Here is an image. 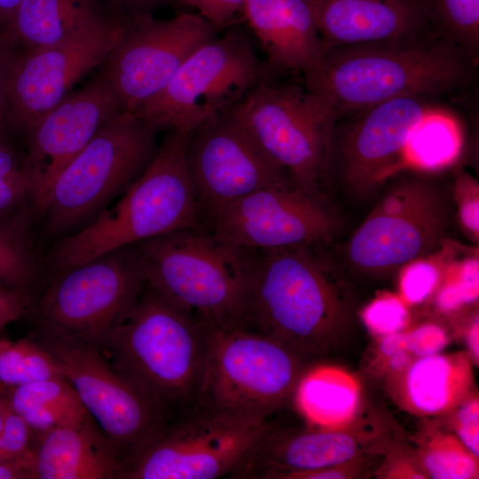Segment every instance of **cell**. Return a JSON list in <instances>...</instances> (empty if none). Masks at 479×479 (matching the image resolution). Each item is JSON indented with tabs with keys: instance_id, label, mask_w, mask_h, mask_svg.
Wrapping results in <instances>:
<instances>
[{
	"instance_id": "obj_1",
	"label": "cell",
	"mask_w": 479,
	"mask_h": 479,
	"mask_svg": "<svg viewBox=\"0 0 479 479\" xmlns=\"http://www.w3.org/2000/svg\"><path fill=\"white\" fill-rule=\"evenodd\" d=\"M477 63L448 38L430 33L330 48L302 80L340 120L394 98L469 89L477 81Z\"/></svg>"
},
{
	"instance_id": "obj_2",
	"label": "cell",
	"mask_w": 479,
	"mask_h": 479,
	"mask_svg": "<svg viewBox=\"0 0 479 479\" xmlns=\"http://www.w3.org/2000/svg\"><path fill=\"white\" fill-rule=\"evenodd\" d=\"M327 247L256 250L247 329L307 361L332 350L351 319L348 285Z\"/></svg>"
},
{
	"instance_id": "obj_3",
	"label": "cell",
	"mask_w": 479,
	"mask_h": 479,
	"mask_svg": "<svg viewBox=\"0 0 479 479\" xmlns=\"http://www.w3.org/2000/svg\"><path fill=\"white\" fill-rule=\"evenodd\" d=\"M208 342L203 317L145 284L133 309L112 331L101 351L172 420L200 407Z\"/></svg>"
},
{
	"instance_id": "obj_4",
	"label": "cell",
	"mask_w": 479,
	"mask_h": 479,
	"mask_svg": "<svg viewBox=\"0 0 479 479\" xmlns=\"http://www.w3.org/2000/svg\"><path fill=\"white\" fill-rule=\"evenodd\" d=\"M148 287L213 324L247 329L256 250L188 228L134 244Z\"/></svg>"
},
{
	"instance_id": "obj_5",
	"label": "cell",
	"mask_w": 479,
	"mask_h": 479,
	"mask_svg": "<svg viewBox=\"0 0 479 479\" xmlns=\"http://www.w3.org/2000/svg\"><path fill=\"white\" fill-rule=\"evenodd\" d=\"M187 136L169 130L148 168L116 205L53 244L47 263L55 272L170 232L204 229L186 169Z\"/></svg>"
},
{
	"instance_id": "obj_6",
	"label": "cell",
	"mask_w": 479,
	"mask_h": 479,
	"mask_svg": "<svg viewBox=\"0 0 479 479\" xmlns=\"http://www.w3.org/2000/svg\"><path fill=\"white\" fill-rule=\"evenodd\" d=\"M159 131L134 112L112 115L54 180L37 212L44 233L68 235L123 194L153 160Z\"/></svg>"
},
{
	"instance_id": "obj_7",
	"label": "cell",
	"mask_w": 479,
	"mask_h": 479,
	"mask_svg": "<svg viewBox=\"0 0 479 479\" xmlns=\"http://www.w3.org/2000/svg\"><path fill=\"white\" fill-rule=\"evenodd\" d=\"M226 114L297 188L329 198V155L339 116L326 99L296 83L264 81Z\"/></svg>"
},
{
	"instance_id": "obj_8",
	"label": "cell",
	"mask_w": 479,
	"mask_h": 479,
	"mask_svg": "<svg viewBox=\"0 0 479 479\" xmlns=\"http://www.w3.org/2000/svg\"><path fill=\"white\" fill-rule=\"evenodd\" d=\"M198 47L166 87L134 113L158 130L189 133L267 81L250 35L235 25Z\"/></svg>"
},
{
	"instance_id": "obj_9",
	"label": "cell",
	"mask_w": 479,
	"mask_h": 479,
	"mask_svg": "<svg viewBox=\"0 0 479 479\" xmlns=\"http://www.w3.org/2000/svg\"><path fill=\"white\" fill-rule=\"evenodd\" d=\"M271 415L200 406L172 420L123 464L122 478L229 477L271 427Z\"/></svg>"
},
{
	"instance_id": "obj_10",
	"label": "cell",
	"mask_w": 479,
	"mask_h": 479,
	"mask_svg": "<svg viewBox=\"0 0 479 479\" xmlns=\"http://www.w3.org/2000/svg\"><path fill=\"white\" fill-rule=\"evenodd\" d=\"M145 284L134 245L56 272L38 302L40 327L101 350L112 331L131 311Z\"/></svg>"
},
{
	"instance_id": "obj_11",
	"label": "cell",
	"mask_w": 479,
	"mask_h": 479,
	"mask_svg": "<svg viewBox=\"0 0 479 479\" xmlns=\"http://www.w3.org/2000/svg\"><path fill=\"white\" fill-rule=\"evenodd\" d=\"M38 335L39 344L57 360L123 464L170 422L164 409L118 372L97 347L41 327Z\"/></svg>"
},
{
	"instance_id": "obj_12",
	"label": "cell",
	"mask_w": 479,
	"mask_h": 479,
	"mask_svg": "<svg viewBox=\"0 0 479 479\" xmlns=\"http://www.w3.org/2000/svg\"><path fill=\"white\" fill-rule=\"evenodd\" d=\"M206 321L208 342L200 406L271 415L292 397L308 366L305 358L263 334Z\"/></svg>"
},
{
	"instance_id": "obj_13",
	"label": "cell",
	"mask_w": 479,
	"mask_h": 479,
	"mask_svg": "<svg viewBox=\"0 0 479 479\" xmlns=\"http://www.w3.org/2000/svg\"><path fill=\"white\" fill-rule=\"evenodd\" d=\"M185 163L206 230L244 196L266 187L294 185L227 114L214 116L188 133Z\"/></svg>"
},
{
	"instance_id": "obj_14",
	"label": "cell",
	"mask_w": 479,
	"mask_h": 479,
	"mask_svg": "<svg viewBox=\"0 0 479 479\" xmlns=\"http://www.w3.org/2000/svg\"><path fill=\"white\" fill-rule=\"evenodd\" d=\"M130 20L110 17L50 47L9 54L7 128L24 134L58 105L81 78L104 64Z\"/></svg>"
},
{
	"instance_id": "obj_15",
	"label": "cell",
	"mask_w": 479,
	"mask_h": 479,
	"mask_svg": "<svg viewBox=\"0 0 479 479\" xmlns=\"http://www.w3.org/2000/svg\"><path fill=\"white\" fill-rule=\"evenodd\" d=\"M218 31L196 12L167 20L147 14L131 20L101 66L122 110L135 112L156 97L185 60Z\"/></svg>"
},
{
	"instance_id": "obj_16",
	"label": "cell",
	"mask_w": 479,
	"mask_h": 479,
	"mask_svg": "<svg viewBox=\"0 0 479 479\" xmlns=\"http://www.w3.org/2000/svg\"><path fill=\"white\" fill-rule=\"evenodd\" d=\"M427 96L394 98L335 123L327 186L336 179L356 198L373 192L404 168V153L414 127L433 108Z\"/></svg>"
},
{
	"instance_id": "obj_17",
	"label": "cell",
	"mask_w": 479,
	"mask_h": 479,
	"mask_svg": "<svg viewBox=\"0 0 479 479\" xmlns=\"http://www.w3.org/2000/svg\"><path fill=\"white\" fill-rule=\"evenodd\" d=\"M341 219L329 198L294 185L266 187L236 200L208 231L232 244L264 250L299 245H330Z\"/></svg>"
},
{
	"instance_id": "obj_18",
	"label": "cell",
	"mask_w": 479,
	"mask_h": 479,
	"mask_svg": "<svg viewBox=\"0 0 479 479\" xmlns=\"http://www.w3.org/2000/svg\"><path fill=\"white\" fill-rule=\"evenodd\" d=\"M122 110L112 86L99 73L70 92L24 133L25 169L32 186V206L41 208L54 180L86 146L100 127Z\"/></svg>"
},
{
	"instance_id": "obj_19",
	"label": "cell",
	"mask_w": 479,
	"mask_h": 479,
	"mask_svg": "<svg viewBox=\"0 0 479 479\" xmlns=\"http://www.w3.org/2000/svg\"><path fill=\"white\" fill-rule=\"evenodd\" d=\"M354 424L343 428L271 426L228 478L293 479L302 473L363 458L379 437L375 430L360 429Z\"/></svg>"
},
{
	"instance_id": "obj_20",
	"label": "cell",
	"mask_w": 479,
	"mask_h": 479,
	"mask_svg": "<svg viewBox=\"0 0 479 479\" xmlns=\"http://www.w3.org/2000/svg\"><path fill=\"white\" fill-rule=\"evenodd\" d=\"M449 220V203L442 192L400 213L372 210L346 244V261L355 270L367 273L401 268L436 251Z\"/></svg>"
},
{
	"instance_id": "obj_21",
	"label": "cell",
	"mask_w": 479,
	"mask_h": 479,
	"mask_svg": "<svg viewBox=\"0 0 479 479\" xmlns=\"http://www.w3.org/2000/svg\"><path fill=\"white\" fill-rule=\"evenodd\" d=\"M242 17L266 56L267 81L282 74L303 77L320 63L324 49L309 0H247Z\"/></svg>"
},
{
	"instance_id": "obj_22",
	"label": "cell",
	"mask_w": 479,
	"mask_h": 479,
	"mask_svg": "<svg viewBox=\"0 0 479 479\" xmlns=\"http://www.w3.org/2000/svg\"><path fill=\"white\" fill-rule=\"evenodd\" d=\"M324 51L343 44L436 33L428 0H309Z\"/></svg>"
},
{
	"instance_id": "obj_23",
	"label": "cell",
	"mask_w": 479,
	"mask_h": 479,
	"mask_svg": "<svg viewBox=\"0 0 479 479\" xmlns=\"http://www.w3.org/2000/svg\"><path fill=\"white\" fill-rule=\"evenodd\" d=\"M387 380L394 401L421 417L449 414L474 392L475 381L472 360L464 351L414 357Z\"/></svg>"
},
{
	"instance_id": "obj_24",
	"label": "cell",
	"mask_w": 479,
	"mask_h": 479,
	"mask_svg": "<svg viewBox=\"0 0 479 479\" xmlns=\"http://www.w3.org/2000/svg\"><path fill=\"white\" fill-rule=\"evenodd\" d=\"M33 452L39 479L122 478V459L90 422L43 432Z\"/></svg>"
},
{
	"instance_id": "obj_25",
	"label": "cell",
	"mask_w": 479,
	"mask_h": 479,
	"mask_svg": "<svg viewBox=\"0 0 479 479\" xmlns=\"http://www.w3.org/2000/svg\"><path fill=\"white\" fill-rule=\"evenodd\" d=\"M110 17L103 0H22L0 42L9 54L41 50Z\"/></svg>"
},
{
	"instance_id": "obj_26",
	"label": "cell",
	"mask_w": 479,
	"mask_h": 479,
	"mask_svg": "<svg viewBox=\"0 0 479 479\" xmlns=\"http://www.w3.org/2000/svg\"><path fill=\"white\" fill-rule=\"evenodd\" d=\"M292 397L306 422L320 428H343L354 424L362 403L356 377L329 365L307 366Z\"/></svg>"
},
{
	"instance_id": "obj_27",
	"label": "cell",
	"mask_w": 479,
	"mask_h": 479,
	"mask_svg": "<svg viewBox=\"0 0 479 479\" xmlns=\"http://www.w3.org/2000/svg\"><path fill=\"white\" fill-rule=\"evenodd\" d=\"M459 124L446 111L433 108L414 127L407 140L404 163L420 172H436L454 163L461 153Z\"/></svg>"
},
{
	"instance_id": "obj_28",
	"label": "cell",
	"mask_w": 479,
	"mask_h": 479,
	"mask_svg": "<svg viewBox=\"0 0 479 479\" xmlns=\"http://www.w3.org/2000/svg\"><path fill=\"white\" fill-rule=\"evenodd\" d=\"M414 457L427 478L475 479L479 475V458L450 429L425 430Z\"/></svg>"
},
{
	"instance_id": "obj_29",
	"label": "cell",
	"mask_w": 479,
	"mask_h": 479,
	"mask_svg": "<svg viewBox=\"0 0 479 479\" xmlns=\"http://www.w3.org/2000/svg\"><path fill=\"white\" fill-rule=\"evenodd\" d=\"M39 274L27 217L0 218V286L28 294Z\"/></svg>"
},
{
	"instance_id": "obj_30",
	"label": "cell",
	"mask_w": 479,
	"mask_h": 479,
	"mask_svg": "<svg viewBox=\"0 0 479 479\" xmlns=\"http://www.w3.org/2000/svg\"><path fill=\"white\" fill-rule=\"evenodd\" d=\"M51 378L65 377L57 360L42 345L0 339V383L14 388Z\"/></svg>"
},
{
	"instance_id": "obj_31",
	"label": "cell",
	"mask_w": 479,
	"mask_h": 479,
	"mask_svg": "<svg viewBox=\"0 0 479 479\" xmlns=\"http://www.w3.org/2000/svg\"><path fill=\"white\" fill-rule=\"evenodd\" d=\"M12 407L31 406L60 415L72 427L90 423L89 414L76 391L65 378H51L14 387Z\"/></svg>"
},
{
	"instance_id": "obj_32",
	"label": "cell",
	"mask_w": 479,
	"mask_h": 479,
	"mask_svg": "<svg viewBox=\"0 0 479 479\" xmlns=\"http://www.w3.org/2000/svg\"><path fill=\"white\" fill-rule=\"evenodd\" d=\"M429 24L474 59L479 57V0H428Z\"/></svg>"
},
{
	"instance_id": "obj_33",
	"label": "cell",
	"mask_w": 479,
	"mask_h": 479,
	"mask_svg": "<svg viewBox=\"0 0 479 479\" xmlns=\"http://www.w3.org/2000/svg\"><path fill=\"white\" fill-rule=\"evenodd\" d=\"M478 279L477 258H469L456 266L435 291L437 309L449 313L475 302L479 294Z\"/></svg>"
},
{
	"instance_id": "obj_34",
	"label": "cell",
	"mask_w": 479,
	"mask_h": 479,
	"mask_svg": "<svg viewBox=\"0 0 479 479\" xmlns=\"http://www.w3.org/2000/svg\"><path fill=\"white\" fill-rule=\"evenodd\" d=\"M361 318L368 331L378 338L406 330L410 323L408 305L399 294L389 293L370 302Z\"/></svg>"
},
{
	"instance_id": "obj_35",
	"label": "cell",
	"mask_w": 479,
	"mask_h": 479,
	"mask_svg": "<svg viewBox=\"0 0 479 479\" xmlns=\"http://www.w3.org/2000/svg\"><path fill=\"white\" fill-rule=\"evenodd\" d=\"M441 281L438 266L421 257L404 266L399 277V296L407 305L424 302L436 290Z\"/></svg>"
},
{
	"instance_id": "obj_36",
	"label": "cell",
	"mask_w": 479,
	"mask_h": 479,
	"mask_svg": "<svg viewBox=\"0 0 479 479\" xmlns=\"http://www.w3.org/2000/svg\"><path fill=\"white\" fill-rule=\"evenodd\" d=\"M458 218L467 236L478 241L479 236V189L477 182L467 173L459 172L454 185Z\"/></svg>"
},
{
	"instance_id": "obj_37",
	"label": "cell",
	"mask_w": 479,
	"mask_h": 479,
	"mask_svg": "<svg viewBox=\"0 0 479 479\" xmlns=\"http://www.w3.org/2000/svg\"><path fill=\"white\" fill-rule=\"evenodd\" d=\"M450 415L449 429L479 458V398L473 392Z\"/></svg>"
},
{
	"instance_id": "obj_38",
	"label": "cell",
	"mask_w": 479,
	"mask_h": 479,
	"mask_svg": "<svg viewBox=\"0 0 479 479\" xmlns=\"http://www.w3.org/2000/svg\"><path fill=\"white\" fill-rule=\"evenodd\" d=\"M247 0H175L182 7L197 11L217 31L224 30L243 19V9Z\"/></svg>"
},
{
	"instance_id": "obj_39",
	"label": "cell",
	"mask_w": 479,
	"mask_h": 479,
	"mask_svg": "<svg viewBox=\"0 0 479 479\" xmlns=\"http://www.w3.org/2000/svg\"><path fill=\"white\" fill-rule=\"evenodd\" d=\"M31 430L27 421L10 405L0 441V461L17 459L27 452Z\"/></svg>"
},
{
	"instance_id": "obj_40",
	"label": "cell",
	"mask_w": 479,
	"mask_h": 479,
	"mask_svg": "<svg viewBox=\"0 0 479 479\" xmlns=\"http://www.w3.org/2000/svg\"><path fill=\"white\" fill-rule=\"evenodd\" d=\"M408 349L414 357L440 353L449 343L444 328L434 323H425L407 329Z\"/></svg>"
},
{
	"instance_id": "obj_41",
	"label": "cell",
	"mask_w": 479,
	"mask_h": 479,
	"mask_svg": "<svg viewBox=\"0 0 479 479\" xmlns=\"http://www.w3.org/2000/svg\"><path fill=\"white\" fill-rule=\"evenodd\" d=\"M27 200L32 202V186L26 169L15 176L0 177V218L9 217Z\"/></svg>"
},
{
	"instance_id": "obj_42",
	"label": "cell",
	"mask_w": 479,
	"mask_h": 479,
	"mask_svg": "<svg viewBox=\"0 0 479 479\" xmlns=\"http://www.w3.org/2000/svg\"><path fill=\"white\" fill-rule=\"evenodd\" d=\"M108 11L115 17L133 20L153 12L175 0H103Z\"/></svg>"
},
{
	"instance_id": "obj_43",
	"label": "cell",
	"mask_w": 479,
	"mask_h": 479,
	"mask_svg": "<svg viewBox=\"0 0 479 479\" xmlns=\"http://www.w3.org/2000/svg\"><path fill=\"white\" fill-rule=\"evenodd\" d=\"M28 305V294L0 286V330L23 316Z\"/></svg>"
},
{
	"instance_id": "obj_44",
	"label": "cell",
	"mask_w": 479,
	"mask_h": 479,
	"mask_svg": "<svg viewBox=\"0 0 479 479\" xmlns=\"http://www.w3.org/2000/svg\"><path fill=\"white\" fill-rule=\"evenodd\" d=\"M379 475L384 478H427L420 468L415 457L412 459V457L397 454V452L394 453L392 457L389 456L382 468H380Z\"/></svg>"
},
{
	"instance_id": "obj_45",
	"label": "cell",
	"mask_w": 479,
	"mask_h": 479,
	"mask_svg": "<svg viewBox=\"0 0 479 479\" xmlns=\"http://www.w3.org/2000/svg\"><path fill=\"white\" fill-rule=\"evenodd\" d=\"M364 459L296 475L293 479H347L362 475Z\"/></svg>"
},
{
	"instance_id": "obj_46",
	"label": "cell",
	"mask_w": 479,
	"mask_h": 479,
	"mask_svg": "<svg viewBox=\"0 0 479 479\" xmlns=\"http://www.w3.org/2000/svg\"><path fill=\"white\" fill-rule=\"evenodd\" d=\"M20 478H36L31 448L17 459L0 461V479Z\"/></svg>"
},
{
	"instance_id": "obj_47",
	"label": "cell",
	"mask_w": 479,
	"mask_h": 479,
	"mask_svg": "<svg viewBox=\"0 0 479 479\" xmlns=\"http://www.w3.org/2000/svg\"><path fill=\"white\" fill-rule=\"evenodd\" d=\"M378 339L379 341L377 344V361L384 359L388 357L402 351H409L407 329L391 334L384 335L379 337Z\"/></svg>"
},
{
	"instance_id": "obj_48",
	"label": "cell",
	"mask_w": 479,
	"mask_h": 479,
	"mask_svg": "<svg viewBox=\"0 0 479 479\" xmlns=\"http://www.w3.org/2000/svg\"><path fill=\"white\" fill-rule=\"evenodd\" d=\"M9 53L0 42V130L7 128L8 102L6 96V72Z\"/></svg>"
},
{
	"instance_id": "obj_49",
	"label": "cell",
	"mask_w": 479,
	"mask_h": 479,
	"mask_svg": "<svg viewBox=\"0 0 479 479\" xmlns=\"http://www.w3.org/2000/svg\"><path fill=\"white\" fill-rule=\"evenodd\" d=\"M24 170V161L20 162L12 149L0 141V177L15 176Z\"/></svg>"
},
{
	"instance_id": "obj_50",
	"label": "cell",
	"mask_w": 479,
	"mask_h": 479,
	"mask_svg": "<svg viewBox=\"0 0 479 479\" xmlns=\"http://www.w3.org/2000/svg\"><path fill=\"white\" fill-rule=\"evenodd\" d=\"M414 357L409 351H402L379 360L381 371L388 377L404 371L413 360Z\"/></svg>"
},
{
	"instance_id": "obj_51",
	"label": "cell",
	"mask_w": 479,
	"mask_h": 479,
	"mask_svg": "<svg viewBox=\"0 0 479 479\" xmlns=\"http://www.w3.org/2000/svg\"><path fill=\"white\" fill-rule=\"evenodd\" d=\"M479 325L478 318L473 319L465 332V341L468 349L467 355L472 362L478 364L479 361Z\"/></svg>"
},
{
	"instance_id": "obj_52",
	"label": "cell",
	"mask_w": 479,
	"mask_h": 479,
	"mask_svg": "<svg viewBox=\"0 0 479 479\" xmlns=\"http://www.w3.org/2000/svg\"><path fill=\"white\" fill-rule=\"evenodd\" d=\"M22 0H0V35L9 25Z\"/></svg>"
},
{
	"instance_id": "obj_53",
	"label": "cell",
	"mask_w": 479,
	"mask_h": 479,
	"mask_svg": "<svg viewBox=\"0 0 479 479\" xmlns=\"http://www.w3.org/2000/svg\"><path fill=\"white\" fill-rule=\"evenodd\" d=\"M10 410V404L7 400H4L0 405V441L2 438L4 422L6 420V416L8 414V412Z\"/></svg>"
},
{
	"instance_id": "obj_54",
	"label": "cell",
	"mask_w": 479,
	"mask_h": 479,
	"mask_svg": "<svg viewBox=\"0 0 479 479\" xmlns=\"http://www.w3.org/2000/svg\"><path fill=\"white\" fill-rule=\"evenodd\" d=\"M3 387H4V385H3L2 383H0V392H1L2 389H3ZM3 401H4V399H2V398L0 397V405H1V404H2Z\"/></svg>"
}]
</instances>
